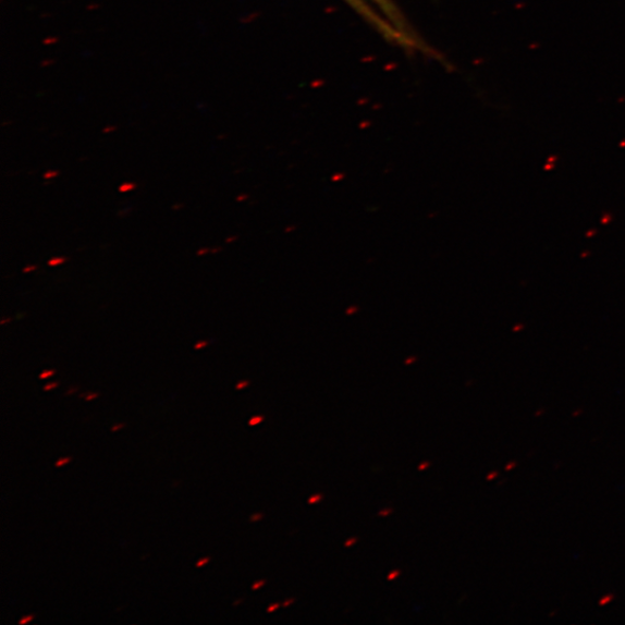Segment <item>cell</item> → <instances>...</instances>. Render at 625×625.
I'll return each instance as SVG.
<instances>
[{
    "label": "cell",
    "instance_id": "1",
    "mask_svg": "<svg viewBox=\"0 0 625 625\" xmlns=\"http://www.w3.org/2000/svg\"><path fill=\"white\" fill-rule=\"evenodd\" d=\"M135 188H136L135 183L125 182V183H123L122 186H120L119 192L120 193H128V192L135 191Z\"/></svg>",
    "mask_w": 625,
    "mask_h": 625
},
{
    "label": "cell",
    "instance_id": "2",
    "mask_svg": "<svg viewBox=\"0 0 625 625\" xmlns=\"http://www.w3.org/2000/svg\"><path fill=\"white\" fill-rule=\"evenodd\" d=\"M64 262H66L65 257H60V256H58V257H53V259H51V260L48 262V265H49L50 267H58V266L63 265Z\"/></svg>",
    "mask_w": 625,
    "mask_h": 625
},
{
    "label": "cell",
    "instance_id": "3",
    "mask_svg": "<svg viewBox=\"0 0 625 625\" xmlns=\"http://www.w3.org/2000/svg\"><path fill=\"white\" fill-rule=\"evenodd\" d=\"M264 419H265L264 416H255L249 420V426L254 427L260 425V422L264 421Z\"/></svg>",
    "mask_w": 625,
    "mask_h": 625
},
{
    "label": "cell",
    "instance_id": "4",
    "mask_svg": "<svg viewBox=\"0 0 625 625\" xmlns=\"http://www.w3.org/2000/svg\"><path fill=\"white\" fill-rule=\"evenodd\" d=\"M322 499H323V498H322V494H316V495H312V498H310V499L308 500V503H309V504H317V503H319Z\"/></svg>",
    "mask_w": 625,
    "mask_h": 625
},
{
    "label": "cell",
    "instance_id": "5",
    "mask_svg": "<svg viewBox=\"0 0 625 625\" xmlns=\"http://www.w3.org/2000/svg\"><path fill=\"white\" fill-rule=\"evenodd\" d=\"M209 345V342L207 341H200L198 343L195 344V348L196 351H200V348H205Z\"/></svg>",
    "mask_w": 625,
    "mask_h": 625
},
{
    "label": "cell",
    "instance_id": "6",
    "mask_svg": "<svg viewBox=\"0 0 625 625\" xmlns=\"http://www.w3.org/2000/svg\"><path fill=\"white\" fill-rule=\"evenodd\" d=\"M265 584H266L265 580L255 583V584L253 585V590H259V588H261Z\"/></svg>",
    "mask_w": 625,
    "mask_h": 625
},
{
    "label": "cell",
    "instance_id": "7",
    "mask_svg": "<svg viewBox=\"0 0 625 625\" xmlns=\"http://www.w3.org/2000/svg\"><path fill=\"white\" fill-rule=\"evenodd\" d=\"M393 511L391 508L379 512V516L388 517Z\"/></svg>",
    "mask_w": 625,
    "mask_h": 625
},
{
    "label": "cell",
    "instance_id": "8",
    "mask_svg": "<svg viewBox=\"0 0 625 625\" xmlns=\"http://www.w3.org/2000/svg\"><path fill=\"white\" fill-rule=\"evenodd\" d=\"M53 375H54V371H45V372H42V373L40 375V379L44 380V379H47V378H49V377H51V376H53Z\"/></svg>",
    "mask_w": 625,
    "mask_h": 625
},
{
    "label": "cell",
    "instance_id": "9",
    "mask_svg": "<svg viewBox=\"0 0 625 625\" xmlns=\"http://www.w3.org/2000/svg\"><path fill=\"white\" fill-rule=\"evenodd\" d=\"M68 463H70L69 457L62 458V459H60V462L57 463V467H61L63 465H66Z\"/></svg>",
    "mask_w": 625,
    "mask_h": 625
},
{
    "label": "cell",
    "instance_id": "10",
    "mask_svg": "<svg viewBox=\"0 0 625 625\" xmlns=\"http://www.w3.org/2000/svg\"><path fill=\"white\" fill-rule=\"evenodd\" d=\"M58 385H59L58 383H49V384L46 385L45 391L47 392V391L57 389Z\"/></svg>",
    "mask_w": 625,
    "mask_h": 625
},
{
    "label": "cell",
    "instance_id": "11",
    "mask_svg": "<svg viewBox=\"0 0 625 625\" xmlns=\"http://www.w3.org/2000/svg\"><path fill=\"white\" fill-rule=\"evenodd\" d=\"M210 252H211V249H209V248H201V249H199V250L197 252V255H198V256H204V255H207V254L210 253Z\"/></svg>",
    "mask_w": 625,
    "mask_h": 625
},
{
    "label": "cell",
    "instance_id": "12",
    "mask_svg": "<svg viewBox=\"0 0 625 625\" xmlns=\"http://www.w3.org/2000/svg\"><path fill=\"white\" fill-rule=\"evenodd\" d=\"M612 600H613V596L604 597V598H602V599L600 600V604L603 605V604H605L606 602H610V601H612Z\"/></svg>",
    "mask_w": 625,
    "mask_h": 625
},
{
    "label": "cell",
    "instance_id": "13",
    "mask_svg": "<svg viewBox=\"0 0 625 625\" xmlns=\"http://www.w3.org/2000/svg\"><path fill=\"white\" fill-rule=\"evenodd\" d=\"M279 609H280V604H279V603L272 604V605L269 606L268 613H272L273 611L279 610Z\"/></svg>",
    "mask_w": 625,
    "mask_h": 625
},
{
    "label": "cell",
    "instance_id": "14",
    "mask_svg": "<svg viewBox=\"0 0 625 625\" xmlns=\"http://www.w3.org/2000/svg\"><path fill=\"white\" fill-rule=\"evenodd\" d=\"M498 476H499V473L494 471V473L488 475L487 480L491 481V480L495 479V477H498Z\"/></svg>",
    "mask_w": 625,
    "mask_h": 625
},
{
    "label": "cell",
    "instance_id": "15",
    "mask_svg": "<svg viewBox=\"0 0 625 625\" xmlns=\"http://www.w3.org/2000/svg\"><path fill=\"white\" fill-rule=\"evenodd\" d=\"M356 542H357V539H351V540H347L344 546H345L346 548H347V547H352V546H354Z\"/></svg>",
    "mask_w": 625,
    "mask_h": 625
},
{
    "label": "cell",
    "instance_id": "16",
    "mask_svg": "<svg viewBox=\"0 0 625 625\" xmlns=\"http://www.w3.org/2000/svg\"><path fill=\"white\" fill-rule=\"evenodd\" d=\"M208 562H209V559L200 560V561L196 564V566H197V567L204 566V565H206Z\"/></svg>",
    "mask_w": 625,
    "mask_h": 625
},
{
    "label": "cell",
    "instance_id": "17",
    "mask_svg": "<svg viewBox=\"0 0 625 625\" xmlns=\"http://www.w3.org/2000/svg\"><path fill=\"white\" fill-rule=\"evenodd\" d=\"M36 269H38V267H36V266H29V267H26V268L24 269V272H25V273L32 272V271H34V270H36Z\"/></svg>",
    "mask_w": 625,
    "mask_h": 625
},
{
    "label": "cell",
    "instance_id": "18",
    "mask_svg": "<svg viewBox=\"0 0 625 625\" xmlns=\"http://www.w3.org/2000/svg\"><path fill=\"white\" fill-rule=\"evenodd\" d=\"M401 575L400 572H394L389 576V580H394L396 577H399Z\"/></svg>",
    "mask_w": 625,
    "mask_h": 625
},
{
    "label": "cell",
    "instance_id": "19",
    "mask_svg": "<svg viewBox=\"0 0 625 625\" xmlns=\"http://www.w3.org/2000/svg\"><path fill=\"white\" fill-rule=\"evenodd\" d=\"M429 467H430V464H429V463H425V464H421V465L419 466L418 470H426V469H428Z\"/></svg>",
    "mask_w": 625,
    "mask_h": 625
},
{
    "label": "cell",
    "instance_id": "20",
    "mask_svg": "<svg viewBox=\"0 0 625 625\" xmlns=\"http://www.w3.org/2000/svg\"><path fill=\"white\" fill-rule=\"evenodd\" d=\"M247 384H248V382H241L236 385V389L242 390V389L246 388Z\"/></svg>",
    "mask_w": 625,
    "mask_h": 625
},
{
    "label": "cell",
    "instance_id": "21",
    "mask_svg": "<svg viewBox=\"0 0 625 625\" xmlns=\"http://www.w3.org/2000/svg\"><path fill=\"white\" fill-rule=\"evenodd\" d=\"M32 620H33V616H28V617L23 618L20 623L25 624V623L30 622Z\"/></svg>",
    "mask_w": 625,
    "mask_h": 625
},
{
    "label": "cell",
    "instance_id": "22",
    "mask_svg": "<svg viewBox=\"0 0 625 625\" xmlns=\"http://www.w3.org/2000/svg\"><path fill=\"white\" fill-rule=\"evenodd\" d=\"M262 518V514H257V516L252 517V522L259 520Z\"/></svg>",
    "mask_w": 625,
    "mask_h": 625
},
{
    "label": "cell",
    "instance_id": "23",
    "mask_svg": "<svg viewBox=\"0 0 625 625\" xmlns=\"http://www.w3.org/2000/svg\"><path fill=\"white\" fill-rule=\"evenodd\" d=\"M514 467H516V463L508 464V465L506 466V470H511V469H513Z\"/></svg>",
    "mask_w": 625,
    "mask_h": 625
},
{
    "label": "cell",
    "instance_id": "24",
    "mask_svg": "<svg viewBox=\"0 0 625 625\" xmlns=\"http://www.w3.org/2000/svg\"><path fill=\"white\" fill-rule=\"evenodd\" d=\"M96 397H98V394L88 395V396H86L85 399H86L87 401H90V400H94V399H96Z\"/></svg>",
    "mask_w": 625,
    "mask_h": 625
},
{
    "label": "cell",
    "instance_id": "25",
    "mask_svg": "<svg viewBox=\"0 0 625 625\" xmlns=\"http://www.w3.org/2000/svg\"><path fill=\"white\" fill-rule=\"evenodd\" d=\"M293 602H294V599H291V600H289V601H285V602H284V606H287V605H290V604L293 603Z\"/></svg>",
    "mask_w": 625,
    "mask_h": 625
},
{
    "label": "cell",
    "instance_id": "26",
    "mask_svg": "<svg viewBox=\"0 0 625 625\" xmlns=\"http://www.w3.org/2000/svg\"><path fill=\"white\" fill-rule=\"evenodd\" d=\"M54 175H58V173L57 174H54V173L46 174V179H49V177L54 176Z\"/></svg>",
    "mask_w": 625,
    "mask_h": 625
},
{
    "label": "cell",
    "instance_id": "27",
    "mask_svg": "<svg viewBox=\"0 0 625 625\" xmlns=\"http://www.w3.org/2000/svg\"><path fill=\"white\" fill-rule=\"evenodd\" d=\"M181 208H183V206H174L173 210H180Z\"/></svg>",
    "mask_w": 625,
    "mask_h": 625
},
{
    "label": "cell",
    "instance_id": "28",
    "mask_svg": "<svg viewBox=\"0 0 625 625\" xmlns=\"http://www.w3.org/2000/svg\"><path fill=\"white\" fill-rule=\"evenodd\" d=\"M122 427H123V426H118V427L113 428L112 431H117V430L121 429Z\"/></svg>",
    "mask_w": 625,
    "mask_h": 625
}]
</instances>
